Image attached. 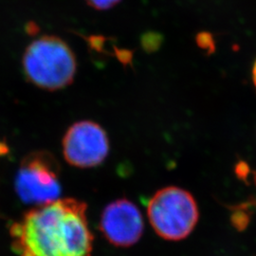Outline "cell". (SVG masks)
<instances>
[{
	"instance_id": "6da1fadb",
	"label": "cell",
	"mask_w": 256,
	"mask_h": 256,
	"mask_svg": "<svg viewBox=\"0 0 256 256\" xmlns=\"http://www.w3.org/2000/svg\"><path fill=\"white\" fill-rule=\"evenodd\" d=\"M20 256H92L86 203L63 198L37 206L10 230Z\"/></svg>"
},
{
	"instance_id": "7a4b0ae2",
	"label": "cell",
	"mask_w": 256,
	"mask_h": 256,
	"mask_svg": "<svg viewBox=\"0 0 256 256\" xmlns=\"http://www.w3.org/2000/svg\"><path fill=\"white\" fill-rule=\"evenodd\" d=\"M22 64L28 82L48 92L70 86L77 70L72 50L63 39L54 36L34 40L25 50Z\"/></svg>"
},
{
	"instance_id": "3957f363",
	"label": "cell",
	"mask_w": 256,
	"mask_h": 256,
	"mask_svg": "<svg viewBox=\"0 0 256 256\" xmlns=\"http://www.w3.org/2000/svg\"><path fill=\"white\" fill-rule=\"evenodd\" d=\"M147 214L156 232L166 240L178 241L187 238L198 220V209L190 192L167 187L150 200Z\"/></svg>"
},
{
	"instance_id": "277c9868",
	"label": "cell",
	"mask_w": 256,
	"mask_h": 256,
	"mask_svg": "<svg viewBox=\"0 0 256 256\" xmlns=\"http://www.w3.org/2000/svg\"><path fill=\"white\" fill-rule=\"evenodd\" d=\"M60 166L54 156L37 151L26 156L16 178V190L27 204L44 205L59 200L61 194Z\"/></svg>"
},
{
	"instance_id": "5b68a950",
	"label": "cell",
	"mask_w": 256,
	"mask_h": 256,
	"mask_svg": "<svg viewBox=\"0 0 256 256\" xmlns=\"http://www.w3.org/2000/svg\"><path fill=\"white\" fill-rule=\"evenodd\" d=\"M110 142L104 130L96 122L82 120L68 128L63 140L68 164L78 168L101 164L108 155Z\"/></svg>"
},
{
	"instance_id": "8992f818",
	"label": "cell",
	"mask_w": 256,
	"mask_h": 256,
	"mask_svg": "<svg viewBox=\"0 0 256 256\" xmlns=\"http://www.w3.org/2000/svg\"><path fill=\"white\" fill-rule=\"evenodd\" d=\"M100 229L111 244L130 247L142 238L144 220L134 203L128 200H118L104 208L100 220Z\"/></svg>"
},
{
	"instance_id": "52a82bcc",
	"label": "cell",
	"mask_w": 256,
	"mask_h": 256,
	"mask_svg": "<svg viewBox=\"0 0 256 256\" xmlns=\"http://www.w3.org/2000/svg\"><path fill=\"white\" fill-rule=\"evenodd\" d=\"M120 0H86V2L94 9L108 10L114 7Z\"/></svg>"
},
{
	"instance_id": "ba28073f",
	"label": "cell",
	"mask_w": 256,
	"mask_h": 256,
	"mask_svg": "<svg viewBox=\"0 0 256 256\" xmlns=\"http://www.w3.org/2000/svg\"><path fill=\"white\" fill-rule=\"evenodd\" d=\"M37 30H38V28L34 23H30L28 24V28H27V32H28V34L34 36V34H37Z\"/></svg>"
},
{
	"instance_id": "9c48e42d",
	"label": "cell",
	"mask_w": 256,
	"mask_h": 256,
	"mask_svg": "<svg viewBox=\"0 0 256 256\" xmlns=\"http://www.w3.org/2000/svg\"><path fill=\"white\" fill-rule=\"evenodd\" d=\"M9 148L5 142H0V156L8 154Z\"/></svg>"
},
{
	"instance_id": "30bf717a",
	"label": "cell",
	"mask_w": 256,
	"mask_h": 256,
	"mask_svg": "<svg viewBox=\"0 0 256 256\" xmlns=\"http://www.w3.org/2000/svg\"><path fill=\"white\" fill-rule=\"evenodd\" d=\"M252 75H254V84H256V64H254V72H252Z\"/></svg>"
},
{
	"instance_id": "8fae6325",
	"label": "cell",
	"mask_w": 256,
	"mask_h": 256,
	"mask_svg": "<svg viewBox=\"0 0 256 256\" xmlns=\"http://www.w3.org/2000/svg\"><path fill=\"white\" fill-rule=\"evenodd\" d=\"M254 182H256V174H254Z\"/></svg>"
}]
</instances>
